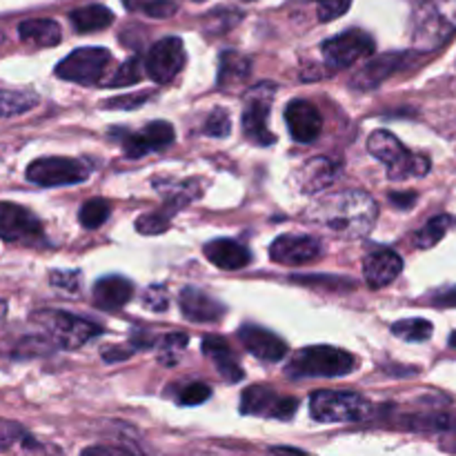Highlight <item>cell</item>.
Wrapping results in <instances>:
<instances>
[{
  "instance_id": "obj_31",
  "label": "cell",
  "mask_w": 456,
  "mask_h": 456,
  "mask_svg": "<svg viewBox=\"0 0 456 456\" xmlns=\"http://www.w3.org/2000/svg\"><path fill=\"white\" fill-rule=\"evenodd\" d=\"M18 445L31 448V445H34V439H31L29 432H27L20 423L0 419V452H7V450L18 448Z\"/></svg>"
},
{
  "instance_id": "obj_44",
  "label": "cell",
  "mask_w": 456,
  "mask_h": 456,
  "mask_svg": "<svg viewBox=\"0 0 456 456\" xmlns=\"http://www.w3.org/2000/svg\"><path fill=\"white\" fill-rule=\"evenodd\" d=\"M53 288L65 289V292H76L80 288V274L78 272H52L49 276Z\"/></svg>"
},
{
  "instance_id": "obj_41",
  "label": "cell",
  "mask_w": 456,
  "mask_h": 456,
  "mask_svg": "<svg viewBox=\"0 0 456 456\" xmlns=\"http://www.w3.org/2000/svg\"><path fill=\"white\" fill-rule=\"evenodd\" d=\"M294 281L301 285H321L330 289H354V281L338 279V276H297Z\"/></svg>"
},
{
  "instance_id": "obj_49",
  "label": "cell",
  "mask_w": 456,
  "mask_h": 456,
  "mask_svg": "<svg viewBox=\"0 0 456 456\" xmlns=\"http://www.w3.org/2000/svg\"><path fill=\"white\" fill-rule=\"evenodd\" d=\"M450 346H452L454 350H456V332L452 334V337H450Z\"/></svg>"
},
{
  "instance_id": "obj_35",
  "label": "cell",
  "mask_w": 456,
  "mask_h": 456,
  "mask_svg": "<svg viewBox=\"0 0 456 456\" xmlns=\"http://www.w3.org/2000/svg\"><path fill=\"white\" fill-rule=\"evenodd\" d=\"M187 347V334H167L159 341V359L163 365H176L181 361L183 350Z\"/></svg>"
},
{
  "instance_id": "obj_21",
  "label": "cell",
  "mask_w": 456,
  "mask_h": 456,
  "mask_svg": "<svg viewBox=\"0 0 456 456\" xmlns=\"http://www.w3.org/2000/svg\"><path fill=\"white\" fill-rule=\"evenodd\" d=\"M134 297L132 281L125 276H102L94 285V303L105 312H116L127 305Z\"/></svg>"
},
{
  "instance_id": "obj_8",
  "label": "cell",
  "mask_w": 456,
  "mask_h": 456,
  "mask_svg": "<svg viewBox=\"0 0 456 456\" xmlns=\"http://www.w3.org/2000/svg\"><path fill=\"white\" fill-rule=\"evenodd\" d=\"M274 83H261L248 94V105L243 110V134L254 145H274L276 136L267 127L270 120L272 96H274Z\"/></svg>"
},
{
  "instance_id": "obj_28",
  "label": "cell",
  "mask_w": 456,
  "mask_h": 456,
  "mask_svg": "<svg viewBox=\"0 0 456 456\" xmlns=\"http://www.w3.org/2000/svg\"><path fill=\"white\" fill-rule=\"evenodd\" d=\"M38 105V96L29 89H0V118H12Z\"/></svg>"
},
{
  "instance_id": "obj_7",
  "label": "cell",
  "mask_w": 456,
  "mask_h": 456,
  "mask_svg": "<svg viewBox=\"0 0 456 456\" xmlns=\"http://www.w3.org/2000/svg\"><path fill=\"white\" fill-rule=\"evenodd\" d=\"M111 62V53L102 47H80L74 49L67 58L56 65V76L62 80L78 85H96L105 76L107 65Z\"/></svg>"
},
{
  "instance_id": "obj_25",
  "label": "cell",
  "mask_w": 456,
  "mask_h": 456,
  "mask_svg": "<svg viewBox=\"0 0 456 456\" xmlns=\"http://www.w3.org/2000/svg\"><path fill=\"white\" fill-rule=\"evenodd\" d=\"M249 71H252V61L243 53L234 52H223L218 58V87L223 89H234L248 80Z\"/></svg>"
},
{
  "instance_id": "obj_51",
  "label": "cell",
  "mask_w": 456,
  "mask_h": 456,
  "mask_svg": "<svg viewBox=\"0 0 456 456\" xmlns=\"http://www.w3.org/2000/svg\"><path fill=\"white\" fill-rule=\"evenodd\" d=\"M194 3H203V0H194Z\"/></svg>"
},
{
  "instance_id": "obj_13",
  "label": "cell",
  "mask_w": 456,
  "mask_h": 456,
  "mask_svg": "<svg viewBox=\"0 0 456 456\" xmlns=\"http://www.w3.org/2000/svg\"><path fill=\"white\" fill-rule=\"evenodd\" d=\"M185 61L187 56L185 47H183V40L169 36V38L159 40V43L147 52V76H150L151 80H156L159 85H165L181 74V69L185 67Z\"/></svg>"
},
{
  "instance_id": "obj_9",
  "label": "cell",
  "mask_w": 456,
  "mask_h": 456,
  "mask_svg": "<svg viewBox=\"0 0 456 456\" xmlns=\"http://www.w3.org/2000/svg\"><path fill=\"white\" fill-rule=\"evenodd\" d=\"M87 165L74 159H62V156H45L27 167V181L40 187L76 185V183L87 181Z\"/></svg>"
},
{
  "instance_id": "obj_4",
  "label": "cell",
  "mask_w": 456,
  "mask_h": 456,
  "mask_svg": "<svg viewBox=\"0 0 456 456\" xmlns=\"http://www.w3.org/2000/svg\"><path fill=\"white\" fill-rule=\"evenodd\" d=\"M310 414L319 423H361L377 417V408L354 392L321 390L310 396Z\"/></svg>"
},
{
  "instance_id": "obj_19",
  "label": "cell",
  "mask_w": 456,
  "mask_h": 456,
  "mask_svg": "<svg viewBox=\"0 0 456 456\" xmlns=\"http://www.w3.org/2000/svg\"><path fill=\"white\" fill-rule=\"evenodd\" d=\"M178 305L185 319L194 321V323H216L225 316L227 307L212 298L209 294L200 292L196 288H185L178 297Z\"/></svg>"
},
{
  "instance_id": "obj_16",
  "label": "cell",
  "mask_w": 456,
  "mask_h": 456,
  "mask_svg": "<svg viewBox=\"0 0 456 456\" xmlns=\"http://www.w3.org/2000/svg\"><path fill=\"white\" fill-rule=\"evenodd\" d=\"M239 341L243 343L245 350L256 359L267 361V363H279L288 354V343L281 337H276L270 330L261 328V325H243L239 330Z\"/></svg>"
},
{
  "instance_id": "obj_26",
  "label": "cell",
  "mask_w": 456,
  "mask_h": 456,
  "mask_svg": "<svg viewBox=\"0 0 456 456\" xmlns=\"http://www.w3.org/2000/svg\"><path fill=\"white\" fill-rule=\"evenodd\" d=\"M18 36L25 43L36 45V47H56L62 40V29L56 20L49 18H34L18 25Z\"/></svg>"
},
{
  "instance_id": "obj_27",
  "label": "cell",
  "mask_w": 456,
  "mask_h": 456,
  "mask_svg": "<svg viewBox=\"0 0 456 456\" xmlns=\"http://www.w3.org/2000/svg\"><path fill=\"white\" fill-rule=\"evenodd\" d=\"M69 20L78 34H92V31L107 29L114 22V13L105 4H87V7L74 9L69 13Z\"/></svg>"
},
{
  "instance_id": "obj_6",
  "label": "cell",
  "mask_w": 456,
  "mask_h": 456,
  "mask_svg": "<svg viewBox=\"0 0 456 456\" xmlns=\"http://www.w3.org/2000/svg\"><path fill=\"white\" fill-rule=\"evenodd\" d=\"M34 321L45 330V337L62 350H76L101 334V328L96 323L69 314V312L40 310L34 314Z\"/></svg>"
},
{
  "instance_id": "obj_33",
  "label": "cell",
  "mask_w": 456,
  "mask_h": 456,
  "mask_svg": "<svg viewBox=\"0 0 456 456\" xmlns=\"http://www.w3.org/2000/svg\"><path fill=\"white\" fill-rule=\"evenodd\" d=\"M129 12L145 13L150 18H169L176 13V3L174 0H123Z\"/></svg>"
},
{
  "instance_id": "obj_29",
  "label": "cell",
  "mask_w": 456,
  "mask_h": 456,
  "mask_svg": "<svg viewBox=\"0 0 456 456\" xmlns=\"http://www.w3.org/2000/svg\"><path fill=\"white\" fill-rule=\"evenodd\" d=\"M454 225V218L448 216V214H441V216H435L432 221H428L421 230L414 236V245L421 249L435 248L436 243H441L445 234H448L450 227Z\"/></svg>"
},
{
  "instance_id": "obj_11",
  "label": "cell",
  "mask_w": 456,
  "mask_h": 456,
  "mask_svg": "<svg viewBox=\"0 0 456 456\" xmlns=\"http://www.w3.org/2000/svg\"><path fill=\"white\" fill-rule=\"evenodd\" d=\"M325 62L332 69H346L365 56H372L374 38L363 29H347L321 45Z\"/></svg>"
},
{
  "instance_id": "obj_22",
  "label": "cell",
  "mask_w": 456,
  "mask_h": 456,
  "mask_svg": "<svg viewBox=\"0 0 456 456\" xmlns=\"http://www.w3.org/2000/svg\"><path fill=\"white\" fill-rule=\"evenodd\" d=\"M205 256L221 270H243L252 263V252L239 240L232 239H214L205 245Z\"/></svg>"
},
{
  "instance_id": "obj_34",
  "label": "cell",
  "mask_w": 456,
  "mask_h": 456,
  "mask_svg": "<svg viewBox=\"0 0 456 456\" xmlns=\"http://www.w3.org/2000/svg\"><path fill=\"white\" fill-rule=\"evenodd\" d=\"M110 203L102 199H92L87 200V203L80 208V214H78V221L80 225L85 227V230H96V227H101L102 223L110 218Z\"/></svg>"
},
{
  "instance_id": "obj_45",
  "label": "cell",
  "mask_w": 456,
  "mask_h": 456,
  "mask_svg": "<svg viewBox=\"0 0 456 456\" xmlns=\"http://www.w3.org/2000/svg\"><path fill=\"white\" fill-rule=\"evenodd\" d=\"M150 101V94H132V96H120L111 98V101L105 102V110H136L142 102Z\"/></svg>"
},
{
  "instance_id": "obj_52",
  "label": "cell",
  "mask_w": 456,
  "mask_h": 456,
  "mask_svg": "<svg viewBox=\"0 0 456 456\" xmlns=\"http://www.w3.org/2000/svg\"><path fill=\"white\" fill-rule=\"evenodd\" d=\"M243 3H252V0H243Z\"/></svg>"
},
{
  "instance_id": "obj_18",
  "label": "cell",
  "mask_w": 456,
  "mask_h": 456,
  "mask_svg": "<svg viewBox=\"0 0 456 456\" xmlns=\"http://www.w3.org/2000/svg\"><path fill=\"white\" fill-rule=\"evenodd\" d=\"M410 62H412V56H410V53H403V52L383 53V56L370 61L363 69L356 71V76L352 78V87H356V89L379 87L383 80H387L390 76L403 71Z\"/></svg>"
},
{
  "instance_id": "obj_30",
  "label": "cell",
  "mask_w": 456,
  "mask_h": 456,
  "mask_svg": "<svg viewBox=\"0 0 456 456\" xmlns=\"http://www.w3.org/2000/svg\"><path fill=\"white\" fill-rule=\"evenodd\" d=\"M435 328L426 319H403L392 325V334L410 343H423L432 337Z\"/></svg>"
},
{
  "instance_id": "obj_48",
  "label": "cell",
  "mask_w": 456,
  "mask_h": 456,
  "mask_svg": "<svg viewBox=\"0 0 456 456\" xmlns=\"http://www.w3.org/2000/svg\"><path fill=\"white\" fill-rule=\"evenodd\" d=\"M272 456H310L297 448H272Z\"/></svg>"
},
{
  "instance_id": "obj_12",
  "label": "cell",
  "mask_w": 456,
  "mask_h": 456,
  "mask_svg": "<svg viewBox=\"0 0 456 456\" xmlns=\"http://www.w3.org/2000/svg\"><path fill=\"white\" fill-rule=\"evenodd\" d=\"M298 401L292 396L276 395L267 386H252L240 396V412L249 417L276 419V421H289L297 414Z\"/></svg>"
},
{
  "instance_id": "obj_3",
  "label": "cell",
  "mask_w": 456,
  "mask_h": 456,
  "mask_svg": "<svg viewBox=\"0 0 456 456\" xmlns=\"http://www.w3.org/2000/svg\"><path fill=\"white\" fill-rule=\"evenodd\" d=\"M368 151L387 167V176L392 181H405V178H423L430 172L432 163L426 154L410 151L399 138L386 129H377L370 134Z\"/></svg>"
},
{
  "instance_id": "obj_14",
  "label": "cell",
  "mask_w": 456,
  "mask_h": 456,
  "mask_svg": "<svg viewBox=\"0 0 456 456\" xmlns=\"http://www.w3.org/2000/svg\"><path fill=\"white\" fill-rule=\"evenodd\" d=\"M321 256V243L314 236L283 234L272 243L270 258L279 265H303Z\"/></svg>"
},
{
  "instance_id": "obj_47",
  "label": "cell",
  "mask_w": 456,
  "mask_h": 456,
  "mask_svg": "<svg viewBox=\"0 0 456 456\" xmlns=\"http://www.w3.org/2000/svg\"><path fill=\"white\" fill-rule=\"evenodd\" d=\"M390 203L399 209H410L417 203V191H390Z\"/></svg>"
},
{
  "instance_id": "obj_37",
  "label": "cell",
  "mask_w": 456,
  "mask_h": 456,
  "mask_svg": "<svg viewBox=\"0 0 456 456\" xmlns=\"http://www.w3.org/2000/svg\"><path fill=\"white\" fill-rule=\"evenodd\" d=\"M174 214L169 209H160V212H150L145 216H141L136 221V230L145 236L163 234L169 230V221H172Z\"/></svg>"
},
{
  "instance_id": "obj_2",
  "label": "cell",
  "mask_w": 456,
  "mask_h": 456,
  "mask_svg": "<svg viewBox=\"0 0 456 456\" xmlns=\"http://www.w3.org/2000/svg\"><path fill=\"white\" fill-rule=\"evenodd\" d=\"M454 36L456 0H423L412 20V43L417 52H436Z\"/></svg>"
},
{
  "instance_id": "obj_10",
  "label": "cell",
  "mask_w": 456,
  "mask_h": 456,
  "mask_svg": "<svg viewBox=\"0 0 456 456\" xmlns=\"http://www.w3.org/2000/svg\"><path fill=\"white\" fill-rule=\"evenodd\" d=\"M0 239L7 243L34 248L43 243V223L22 205L0 203Z\"/></svg>"
},
{
  "instance_id": "obj_17",
  "label": "cell",
  "mask_w": 456,
  "mask_h": 456,
  "mask_svg": "<svg viewBox=\"0 0 456 456\" xmlns=\"http://www.w3.org/2000/svg\"><path fill=\"white\" fill-rule=\"evenodd\" d=\"M285 123L297 142H314L323 132V118L310 101H292L285 107Z\"/></svg>"
},
{
  "instance_id": "obj_50",
  "label": "cell",
  "mask_w": 456,
  "mask_h": 456,
  "mask_svg": "<svg viewBox=\"0 0 456 456\" xmlns=\"http://www.w3.org/2000/svg\"><path fill=\"white\" fill-rule=\"evenodd\" d=\"M0 43H3V34H0Z\"/></svg>"
},
{
  "instance_id": "obj_32",
  "label": "cell",
  "mask_w": 456,
  "mask_h": 456,
  "mask_svg": "<svg viewBox=\"0 0 456 456\" xmlns=\"http://www.w3.org/2000/svg\"><path fill=\"white\" fill-rule=\"evenodd\" d=\"M53 350H56V346L45 334H40V337H25L13 343L12 356H16V359H29V356H45Z\"/></svg>"
},
{
  "instance_id": "obj_40",
  "label": "cell",
  "mask_w": 456,
  "mask_h": 456,
  "mask_svg": "<svg viewBox=\"0 0 456 456\" xmlns=\"http://www.w3.org/2000/svg\"><path fill=\"white\" fill-rule=\"evenodd\" d=\"M230 132H232L230 114H227L225 110H221V107H216V110L209 114L208 123H205V134H209V136L214 138H225Z\"/></svg>"
},
{
  "instance_id": "obj_39",
  "label": "cell",
  "mask_w": 456,
  "mask_h": 456,
  "mask_svg": "<svg viewBox=\"0 0 456 456\" xmlns=\"http://www.w3.org/2000/svg\"><path fill=\"white\" fill-rule=\"evenodd\" d=\"M209 396H212L209 386H205V383H190V386H185L183 390H178V403L190 408V405L205 403Z\"/></svg>"
},
{
  "instance_id": "obj_15",
  "label": "cell",
  "mask_w": 456,
  "mask_h": 456,
  "mask_svg": "<svg viewBox=\"0 0 456 456\" xmlns=\"http://www.w3.org/2000/svg\"><path fill=\"white\" fill-rule=\"evenodd\" d=\"M174 127L165 120H156V123L147 125L142 132L138 134H123V151L127 159H142L147 151H160L167 150L174 142Z\"/></svg>"
},
{
  "instance_id": "obj_5",
  "label": "cell",
  "mask_w": 456,
  "mask_h": 456,
  "mask_svg": "<svg viewBox=\"0 0 456 456\" xmlns=\"http://www.w3.org/2000/svg\"><path fill=\"white\" fill-rule=\"evenodd\" d=\"M356 368V359L350 352L341 350V347L332 346H314L305 347L298 352L292 361L288 363L289 377H301V379H334V377H346L352 370Z\"/></svg>"
},
{
  "instance_id": "obj_42",
  "label": "cell",
  "mask_w": 456,
  "mask_h": 456,
  "mask_svg": "<svg viewBox=\"0 0 456 456\" xmlns=\"http://www.w3.org/2000/svg\"><path fill=\"white\" fill-rule=\"evenodd\" d=\"M316 4H319V20L330 22L346 13L350 9L352 0H316Z\"/></svg>"
},
{
  "instance_id": "obj_23",
  "label": "cell",
  "mask_w": 456,
  "mask_h": 456,
  "mask_svg": "<svg viewBox=\"0 0 456 456\" xmlns=\"http://www.w3.org/2000/svg\"><path fill=\"white\" fill-rule=\"evenodd\" d=\"M203 354L209 356V359L214 361V365H216V370H218V374L223 377V381H227V383L243 381V377H245L243 368L239 365V361H236L234 352H232L230 343H227L225 338L205 337L203 338Z\"/></svg>"
},
{
  "instance_id": "obj_43",
  "label": "cell",
  "mask_w": 456,
  "mask_h": 456,
  "mask_svg": "<svg viewBox=\"0 0 456 456\" xmlns=\"http://www.w3.org/2000/svg\"><path fill=\"white\" fill-rule=\"evenodd\" d=\"M142 305L151 312H165L167 310V289L163 285H151L145 292V298H142Z\"/></svg>"
},
{
  "instance_id": "obj_38",
  "label": "cell",
  "mask_w": 456,
  "mask_h": 456,
  "mask_svg": "<svg viewBox=\"0 0 456 456\" xmlns=\"http://www.w3.org/2000/svg\"><path fill=\"white\" fill-rule=\"evenodd\" d=\"M240 18H243V13L240 12H234V9H216L214 13H209L208 16V25H205V31L208 34H223V31L232 29L234 25H239Z\"/></svg>"
},
{
  "instance_id": "obj_20",
  "label": "cell",
  "mask_w": 456,
  "mask_h": 456,
  "mask_svg": "<svg viewBox=\"0 0 456 456\" xmlns=\"http://www.w3.org/2000/svg\"><path fill=\"white\" fill-rule=\"evenodd\" d=\"M401 272H403V258L392 252V249H379V252L370 254L365 258L363 276L365 283L372 289H381L390 285L392 281L399 279Z\"/></svg>"
},
{
  "instance_id": "obj_24",
  "label": "cell",
  "mask_w": 456,
  "mask_h": 456,
  "mask_svg": "<svg viewBox=\"0 0 456 456\" xmlns=\"http://www.w3.org/2000/svg\"><path fill=\"white\" fill-rule=\"evenodd\" d=\"M338 163H334L332 159H325V156H319V159H312L310 163H305L298 172V187H301L305 194H316V191L325 190V187L332 185L337 181Z\"/></svg>"
},
{
  "instance_id": "obj_36",
  "label": "cell",
  "mask_w": 456,
  "mask_h": 456,
  "mask_svg": "<svg viewBox=\"0 0 456 456\" xmlns=\"http://www.w3.org/2000/svg\"><path fill=\"white\" fill-rule=\"evenodd\" d=\"M142 78V61L138 56L127 58L123 65L116 69V74L107 80V87H129Z\"/></svg>"
},
{
  "instance_id": "obj_46",
  "label": "cell",
  "mask_w": 456,
  "mask_h": 456,
  "mask_svg": "<svg viewBox=\"0 0 456 456\" xmlns=\"http://www.w3.org/2000/svg\"><path fill=\"white\" fill-rule=\"evenodd\" d=\"M80 456H136L129 450L118 448V445H92V448H85Z\"/></svg>"
},
{
  "instance_id": "obj_1",
  "label": "cell",
  "mask_w": 456,
  "mask_h": 456,
  "mask_svg": "<svg viewBox=\"0 0 456 456\" xmlns=\"http://www.w3.org/2000/svg\"><path fill=\"white\" fill-rule=\"evenodd\" d=\"M305 218L338 239H361L377 223L379 205L365 191H341L316 200Z\"/></svg>"
}]
</instances>
